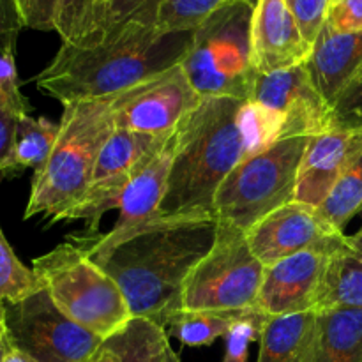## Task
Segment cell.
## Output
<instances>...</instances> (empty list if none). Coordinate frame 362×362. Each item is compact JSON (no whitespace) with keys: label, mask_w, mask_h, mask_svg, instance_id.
Here are the masks:
<instances>
[{"label":"cell","mask_w":362,"mask_h":362,"mask_svg":"<svg viewBox=\"0 0 362 362\" xmlns=\"http://www.w3.org/2000/svg\"><path fill=\"white\" fill-rule=\"evenodd\" d=\"M165 136H151V134L115 127L99 152L92 182L131 175L138 163Z\"/></svg>","instance_id":"21"},{"label":"cell","mask_w":362,"mask_h":362,"mask_svg":"<svg viewBox=\"0 0 362 362\" xmlns=\"http://www.w3.org/2000/svg\"><path fill=\"white\" fill-rule=\"evenodd\" d=\"M193 32H165L154 13H144L113 28L99 42H62L52 62L35 76V85L60 105L113 95L179 66L187 55Z\"/></svg>","instance_id":"3"},{"label":"cell","mask_w":362,"mask_h":362,"mask_svg":"<svg viewBox=\"0 0 362 362\" xmlns=\"http://www.w3.org/2000/svg\"><path fill=\"white\" fill-rule=\"evenodd\" d=\"M18 117L0 112V172L14 175L13 172V148L14 134H16Z\"/></svg>","instance_id":"37"},{"label":"cell","mask_w":362,"mask_h":362,"mask_svg":"<svg viewBox=\"0 0 362 362\" xmlns=\"http://www.w3.org/2000/svg\"><path fill=\"white\" fill-rule=\"evenodd\" d=\"M6 334L11 349L32 362H87L103 345L99 336L66 317L46 288L6 304Z\"/></svg>","instance_id":"9"},{"label":"cell","mask_w":362,"mask_h":362,"mask_svg":"<svg viewBox=\"0 0 362 362\" xmlns=\"http://www.w3.org/2000/svg\"><path fill=\"white\" fill-rule=\"evenodd\" d=\"M21 21L27 28L55 30L57 0H16Z\"/></svg>","instance_id":"35"},{"label":"cell","mask_w":362,"mask_h":362,"mask_svg":"<svg viewBox=\"0 0 362 362\" xmlns=\"http://www.w3.org/2000/svg\"><path fill=\"white\" fill-rule=\"evenodd\" d=\"M6 362H32L28 357H25L23 354L16 352V350H11L9 356L6 357Z\"/></svg>","instance_id":"41"},{"label":"cell","mask_w":362,"mask_h":362,"mask_svg":"<svg viewBox=\"0 0 362 362\" xmlns=\"http://www.w3.org/2000/svg\"><path fill=\"white\" fill-rule=\"evenodd\" d=\"M267 315L258 308L246 310L230 327L225 336V357L221 362H247L250 345L260 341Z\"/></svg>","instance_id":"30"},{"label":"cell","mask_w":362,"mask_h":362,"mask_svg":"<svg viewBox=\"0 0 362 362\" xmlns=\"http://www.w3.org/2000/svg\"><path fill=\"white\" fill-rule=\"evenodd\" d=\"M265 265L243 230L218 221L214 246L191 271L182 292L184 310L246 311L257 308Z\"/></svg>","instance_id":"8"},{"label":"cell","mask_w":362,"mask_h":362,"mask_svg":"<svg viewBox=\"0 0 362 362\" xmlns=\"http://www.w3.org/2000/svg\"><path fill=\"white\" fill-rule=\"evenodd\" d=\"M258 260L269 267L299 253L332 255L354 246L352 237L336 228L320 209L292 200L276 209L246 232Z\"/></svg>","instance_id":"10"},{"label":"cell","mask_w":362,"mask_h":362,"mask_svg":"<svg viewBox=\"0 0 362 362\" xmlns=\"http://www.w3.org/2000/svg\"><path fill=\"white\" fill-rule=\"evenodd\" d=\"M161 2L163 0H95L92 35L85 46L95 45L113 28L120 27L140 14H158Z\"/></svg>","instance_id":"28"},{"label":"cell","mask_w":362,"mask_h":362,"mask_svg":"<svg viewBox=\"0 0 362 362\" xmlns=\"http://www.w3.org/2000/svg\"><path fill=\"white\" fill-rule=\"evenodd\" d=\"M216 232V216L156 218L115 240H105L99 232H78L67 240L115 279L133 317L166 329L170 317L182 310L184 285L214 246Z\"/></svg>","instance_id":"1"},{"label":"cell","mask_w":362,"mask_h":362,"mask_svg":"<svg viewBox=\"0 0 362 362\" xmlns=\"http://www.w3.org/2000/svg\"><path fill=\"white\" fill-rule=\"evenodd\" d=\"M32 269L59 310L103 341L133 318L115 279L71 240L34 258Z\"/></svg>","instance_id":"5"},{"label":"cell","mask_w":362,"mask_h":362,"mask_svg":"<svg viewBox=\"0 0 362 362\" xmlns=\"http://www.w3.org/2000/svg\"><path fill=\"white\" fill-rule=\"evenodd\" d=\"M244 311L218 310H179L166 322V332L184 346H211L225 338L233 322Z\"/></svg>","instance_id":"23"},{"label":"cell","mask_w":362,"mask_h":362,"mask_svg":"<svg viewBox=\"0 0 362 362\" xmlns=\"http://www.w3.org/2000/svg\"><path fill=\"white\" fill-rule=\"evenodd\" d=\"M7 177H9V175H7L6 172H0V182H2L4 179H7Z\"/></svg>","instance_id":"44"},{"label":"cell","mask_w":362,"mask_h":362,"mask_svg":"<svg viewBox=\"0 0 362 362\" xmlns=\"http://www.w3.org/2000/svg\"><path fill=\"white\" fill-rule=\"evenodd\" d=\"M166 362H182V361H180V357L177 356L175 352H173L172 346H170L168 352H166Z\"/></svg>","instance_id":"43"},{"label":"cell","mask_w":362,"mask_h":362,"mask_svg":"<svg viewBox=\"0 0 362 362\" xmlns=\"http://www.w3.org/2000/svg\"><path fill=\"white\" fill-rule=\"evenodd\" d=\"M202 99L179 64L113 95L110 105L115 127L165 136L180 126Z\"/></svg>","instance_id":"11"},{"label":"cell","mask_w":362,"mask_h":362,"mask_svg":"<svg viewBox=\"0 0 362 362\" xmlns=\"http://www.w3.org/2000/svg\"><path fill=\"white\" fill-rule=\"evenodd\" d=\"M250 101L274 113L281 138L315 136L334 127L332 106L315 85L306 64L257 74Z\"/></svg>","instance_id":"12"},{"label":"cell","mask_w":362,"mask_h":362,"mask_svg":"<svg viewBox=\"0 0 362 362\" xmlns=\"http://www.w3.org/2000/svg\"><path fill=\"white\" fill-rule=\"evenodd\" d=\"M179 127L163 138L131 173L127 186L119 202V219L108 233H101L105 240H115L159 216L170 170L175 158Z\"/></svg>","instance_id":"14"},{"label":"cell","mask_w":362,"mask_h":362,"mask_svg":"<svg viewBox=\"0 0 362 362\" xmlns=\"http://www.w3.org/2000/svg\"><path fill=\"white\" fill-rule=\"evenodd\" d=\"M332 122L341 129L362 131V67L350 78L332 105Z\"/></svg>","instance_id":"32"},{"label":"cell","mask_w":362,"mask_h":362,"mask_svg":"<svg viewBox=\"0 0 362 362\" xmlns=\"http://www.w3.org/2000/svg\"><path fill=\"white\" fill-rule=\"evenodd\" d=\"M311 46L285 0H258L251 18V66L269 74L306 64Z\"/></svg>","instance_id":"15"},{"label":"cell","mask_w":362,"mask_h":362,"mask_svg":"<svg viewBox=\"0 0 362 362\" xmlns=\"http://www.w3.org/2000/svg\"><path fill=\"white\" fill-rule=\"evenodd\" d=\"M228 2H246L255 7L258 0H163L156 23L165 32H193Z\"/></svg>","instance_id":"27"},{"label":"cell","mask_w":362,"mask_h":362,"mask_svg":"<svg viewBox=\"0 0 362 362\" xmlns=\"http://www.w3.org/2000/svg\"><path fill=\"white\" fill-rule=\"evenodd\" d=\"M325 27L338 34L362 32V0H329Z\"/></svg>","instance_id":"34"},{"label":"cell","mask_w":362,"mask_h":362,"mask_svg":"<svg viewBox=\"0 0 362 362\" xmlns=\"http://www.w3.org/2000/svg\"><path fill=\"white\" fill-rule=\"evenodd\" d=\"M42 288L34 269L21 264L0 226V303L16 304Z\"/></svg>","instance_id":"26"},{"label":"cell","mask_w":362,"mask_h":362,"mask_svg":"<svg viewBox=\"0 0 362 362\" xmlns=\"http://www.w3.org/2000/svg\"><path fill=\"white\" fill-rule=\"evenodd\" d=\"M87 362H119V359H117V356L112 350H108L105 345H101L98 352H95Z\"/></svg>","instance_id":"38"},{"label":"cell","mask_w":362,"mask_h":362,"mask_svg":"<svg viewBox=\"0 0 362 362\" xmlns=\"http://www.w3.org/2000/svg\"><path fill=\"white\" fill-rule=\"evenodd\" d=\"M95 0H57L55 32L67 45L85 46L90 41Z\"/></svg>","instance_id":"29"},{"label":"cell","mask_w":362,"mask_h":362,"mask_svg":"<svg viewBox=\"0 0 362 362\" xmlns=\"http://www.w3.org/2000/svg\"><path fill=\"white\" fill-rule=\"evenodd\" d=\"M352 237V243H354V246L356 247H359V250H362V225H361V228L357 230L356 233H354V235H350Z\"/></svg>","instance_id":"42"},{"label":"cell","mask_w":362,"mask_h":362,"mask_svg":"<svg viewBox=\"0 0 362 362\" xmlns=\"http://www.w3.org/2000/svg\"><path fill=\"white\" fill-rule=\"evenodd\" d=\"M11 350L13 349H11L9 341L6 338H0V362H6V357L9 356Z\"/></svg>","instance_id":"39"},{"label":"cell","mask_w":362,"mask_h":362,"mask_svg":"<svg viewBox=\"0 0 362 362\" xmlns=\"http://www.w3.org/2000/svg\"><path fill=\"white\" fill-rule=\"evenodd\" d=\"M14 55L0 49V112L16 117L30 115L32 106L20 88Z\"/></svg>","instance_id":"31"},{"label":"cell","mask_w":362,"mask_h":362,"mask_svg":"<svg viewBox=\"0 0 362 362\" xmlns=\"http://www.w3.org/2000/svg\"><path fill=\"white\" fill-rule=\"evenodd\" d=\"M320 212L336 226L345 232L350 219L362 212V147L332 187L327 200L320 205Z\"/></svg>","instance_id":"25"},{"label":"cell","mask_w":362,"mask_h":362,"mask_svg":"<svg viewBox=\"0 0 362 362\" xmlns=\"http://www.w3.org/2000/svg\"><path fill=\"white\" fill-rule=\"evenodd\" d=\"M308 45L313 48L327 18L329 0H285Z\"/></svg>","instance_id":"33"},{"label":"cell","mask_w":362,"mask_h":362,"mask_svg":"<svg viewBox=\"0 0 362 362\" xmlns=\"http://www.w3.org/2000/svg\"><path fill=\"white\" fill-rule=\"evenodd\" d=\"M310 138H281L243 159L216 193V219L246 233L265 216L296 200L299 166Z\"/></svg>","instance_id":"7"},{"label":"cell","mask_w":362,"mask_h":362,"mask_svg":"<svg viewBox=\"0 0 362 362\" xmlns=\"http://www.w3.org/2000/svg\"><path fill=\"white\" fill-rule=\"evenodd\" d=\"M331 257L299 253L265 267L257 308L267 317L317 311Z\"/></svg>","instance_id":"13"},{"label":"cell","mask_w":362,"mask_h":362,"mask_svg":"<svg viewBox=\"0 0 362 362\" xmlns=\"http://www.w3.org/2000/svg\"><path fill=\"white\" fill-rule=\"evenodd\" d=\"M60 124L32 115L18 117L16 134H14L13 148V172L18 175L25 168L41 170L48 161L57 136H59Z\"/></svg>","instance_id":"24"},{"label":"cell","mask_w":362,"mask_h":362,"mask_svg":"<svg viewBox=\"0 0 362 362\" xmlns=\"http://www.w3.org/2000/svg\"><path fill=\"white\" fill-rule=\"evenodd\" d=\"M306 66L318 90L332 106L350 78L362 67V32L338 34L324 25Z\"/></svg>","instance_id":"17"},{"label":"cell","mask_w":362,"mask_h":362,"mask_svg":"<svg viewBox=\"0 0 362 362\" xmlns=\"http://www.w3.org/2000/svg\"><path fill=\"white\" fill-rule=\"evenodd\" d=\"M318 313V362H362V310H325Z\"/></svg>","instance_id":"20"},{"label":"cell","mask_w":362,"mask_h":362,"mask_svg":"<svg viewBox=\"0 0 362 362\" xmlns=\"http://www.w3.org/2000/svg\"><path fill=\"white\" fill-rule=\"evenodd\" d=\"M103 345L112 350L119 362H166L170 349L165 327L147 318L133 317Z\"/></svg>","instance_id":"22"},{"label":"cell","mask_w":362,"mask_h":362,"mask_svg":"<svg viewBox=\"0 0 362 362\" xmlns=\"http://www.w3.org/2000/svg\"><path fill=\"white\" fill-rule=\"evenodd\" d=\"M253 9L246 2H228L193 30L180 66L202 98L250 99L257 78L251 66Z\"/></svg>","instance_id":"6"},{"label":"cell","mask_w":362,"mask_h":362,"mask_svg":"<svg viewBox=\"0 0 362 362\" xmlns=\"http://www.w3.org/2000/svg\"><path fill=\"white\" fill-rule=\"evenodd\" d=\"M60 131L48 161L34 173L25 219L49 225L80 200L92 184L103 145L115 129L110 99H85L64 105Z\"/></svg>","instance_id":"4"},{"label":"cell","mask_w":362,"mask_h":362,"mask_svg":"<svg viewBox=\"0 0 362 362\" xmlns=\"http://www.w3.org/2000/svg\"><path fill=\"white\" fill-rule=\"evenodd\" d=\"M281 140L276 115L250 99L204 98L180 122L158 218L214 216L223 180L247 156Z\"/></svg>","instance_id":"2"},{"label":"cell","mask_w":362,"mask_h":362,"mask_svg":"<svg viewBox=\"0 0 362 362\" xmlns=\"http://www.w3.org/2000/svg\"><path fill=\"white\" fill-rule=\"evenodd\" d=\"M362 310V250L332 255L322 283L317 311Z\"/></svg>","instance_id":"19"},{"label":"cell","mask_w":362,"mask_h":362,"mask_svg":"<svg viewBox=\"0 0 362 362\" xmlns=\"http://www.w3.org/2000/svg\"><path fill=\"white\" fill-rule=\"evenodd\" d=\"M257 362H318L320 331L318 313L269 317L260 336Z\"/></svg>","instance_id":"18"},{"label":"cell","mask_w":362,"mask_h":362,"mask_svg":"<svg viewBox=\"0 0 362 362\" xmlns=\"http://www.w3.org/2000/svg\"><path fill=\"white\" fill-rule=\"evenodd\" d=\"M16 0H0V49L16 53V41L23 28Z\"/></svg>","instance_id":"36"},{"label":"cell","mask_w":362,"mask_h":362,"mask_svg":"<svg viewBox=\"0 0 362 362\" xmlns=\"http://www.w3.org/2000/svg\"><path fill=\"white\" fill-rule=\"evenodd\" d=\"M0 338H6V304L0 303Z\"/></svg>","instance_id":"40"},{"label":"cell","mask_w":362,"mask_h":362,"mask_svg":"<svg viewBox=\"0 0 362 362\" xmlns=\"http://www.w3.org/2000/svg\"><path fill=\"white\" fill-rule=\"evenodd\" d=\"M362 147V131L332 127L310 138L297 177L296 200L320 207Z\"/></svg>","instance_id":"16"}]
</instances>
